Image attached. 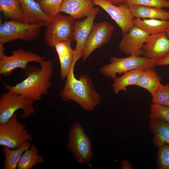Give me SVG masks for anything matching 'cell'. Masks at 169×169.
Returning a JSON list of instances; mask_svg holds the SVG:
<instances>
[{
	"label": "cell",
	"instance_id": "cell-13",
	"mask_svg": "<svg viewBox=\"0 0 169 169\" xmlns=\"http://www.w3.org/2000/svg\"><path fill=\"white\" fill-rule=\"evenodd\" d=\"M99 11V7H95L91 14L85 19L74 22L73 40L76 42L74 60L75 63L81 58L85 43L94 24L95 19Z\"/></svg>",
	"mask_w": 169,
	"mask_h": 169
},
{
	"label": "cell",
	"instance_id": "cell-12",
	"mask_svg": "<svg viewBox=\"0 0 169 169\" xmlns=\"http://www.w3.org/2000/svg\"><path fill=\"white\" fill-rule=\"evenodd\" d=\"M150 35L135 26L123 34L118 45L119 49L125 54L141 56L143 55V47Z\"/></svg>",
	"mask_w": 169,
	"mask_h": 169
},
{
	"label": "cell",
	"instance_id": "cell-8",
	"mask_svg": "<svg viewBox=\"0 0 169 169\" xmlns=\"http://www.w3.org/2000/svg\"><path fill=\"white\" fill-rule=\"evenodd\" d=\"M27 125L20 122L14 114L6 123L0 124V145L12 149L22 147L33 140L26 129Z\"/></svg>",
	"mask_w": 169,
	"mask_h": 169
},
{
	"label": "cell",
	"instance_id": "cell-23",
	"mask_svg": "<svg viewBox=\"0 0 169 169\" xmlns=\"http://www.w3.org/2000/svg\"><path fill=\"white\" fill-rule=\"evenodd\" d=\"M38 150L35 144L25 150L21 156L18 163V169H31L38 164L44 162L43 156L38 153Z\"/></svg>",
	"mask_w": 169,
	"mask_h": 169
},
{
	"label": "cell",
	"instance_id": "cell-7",
	"mask_svg": "<svg viewBox=\"0 0 169 169\" xmlns=\"http://www.w3.org/2000/svg\"><path fill=\"white\" fill-rule=\"evenodd\" d=\"M33 102L22 95L9 90L2 93L0 97V124L7 122L19 109L23 111L21 118L30 117L35 111Z\"/></svg>",
	"mask_w": 169,
	"mask_h": 169
},
{
	"label": "cell",
	"instance_id": "cell-37",
	"mask_svg": "<svg viewBox=\"0 0 169 169\" xmlns=\"http://www.w3.org/2000/svg\"><path fill=\"white\" fill-rule=\"evenodd\" d=\"M37 1L38 0H36Z\"/></svg>",
	"mask_w": 169,
	"mask_h": 169
},
{
	"label": "cell",
	"instance_id": "cell-34",
	"mask_svg": "<svg viewBox=\"0 0 169 169\" xmlns=\"http://www.w3.org/2000/svg\"><path fill=\"white\" fill-rule=\"evenodd\" d=\"M115 5H120L124 3L126 0H106Z\"/></svg>",
	"mask_w": 169,
	"mask_h": 169
},
{
	"label": "cell",
	"instance_id": "cell-32",
	"mask_svg": "<svg viewBox=\"0 0 169 169\" xmlns=\"http://www.w3.org/2000/svg\"><path fill=\"white\" fill-rule=\"evenodd\" d=\"M169 65V54L164 57L158 59L156 65L161 66Z\"/></svg>",
	"mask_w": 169,
	"mask_h": 169
},
{
	"label": "cell",
	"instance_id": "cell-15",
	"mask_svg": "<svg viewBox=\"0 0 169 169\" xmlns=\"http://www.w3.org/2000/svg\"><path fill=\"white\" fill-rule=\"evenodd\" d=\"M94 5L92 0H64L59 12L79 19L90 15L95 9Z\"/></svg>",
	"mask_w": 169,
	"mask_h": 169
},
{
	"label": "cell",
	"instance_id": "cell-19",
	"mask_svg": "<svg viewBox=\"0 0 169 169\" xmlns=\"http://www.w3.org/2000/svg\"><path fill=\"white\" fill-rule=\"evenodd\" d=\"M136 18L142 19L169 20V11L161 8L135 5L129 7Z\"/></svg>",
	"mask_w": 169,
	"mask_h": 169
},
{
	"label": "cell",
	"instance_id": "cell-4",
	"mask_svg": "<svg viewBox=\"0 0 169 169\" xmlns=\"http://www.w3.org/2000/svg\"><path fill=\"white\" fill-rule=\"evenodd\" d=\"M75 20L69 16L59 13L50 18L47 23L44 36V42L53 47L57 43L73 40V30Z\"/></svg>",
	"mask_w": 169,
	"mask_h": 169
},
{
	"label": "cell",
	"instance_id": "cell-24",
	"mask_svg": "<svg viewBox=\"0 0 169 169\" xmlns=\"http://www.w3.org/2000/svg\"><path fill=\"white\" fill-rule=\"evenodd\" d=\"M29 141L26 142L21 147L12 149L3 146L2 152L4 156L3 169H15L17 168L18 161L22 154L30 147Z\"/></svg>",
	"mask_w": 169,
	"mask_h": 169
},
{
	"label": "cell",
	"instance_id": "cell-33",
	"mask_svg": "<svg viewBox=\"0 0 169 169\" xmlns=\"http://www.w3.org/2000/svg\"><path fill=\"white\" fill-rule=\"evenodd\" d=\"M122 169H133V168L129 161L126 160H123L120 161Z\"/></svg>",
	"mask_w": 169,
	"mask_h": 169
},
{
	"label": "cell",
	"instance_id": "cell-16",
	"mask_svg": "<svg viewBox=\"0 0 169 169\" xmlns=\"http://www.w3.org/2000/svg\"><path fill=\"white\" fill-rule=\"evenodd\" d=\"M72 40L58 43L54 46L58 54L60 64V77L64 80L66 79L74 64V51L71 46Z\"/></svg>",
	"mask_w": 169,
	"mask_h": 169
},
{
	"label": "cell",
	"instance_id": "cell-20",
	"mask_svg": "<svg viewBox=\"0 0 169 169\" xmlns=\"http://www.w3.org/2000/svg\"><path fill=\"white\" fill-rule=\"evenodd\" d=\"M133 24L150 35L165 32L169 27V20L137 18L134 19Z\"/></svg>",
	"mask_w": 169,
	"mask_h": 169
},
{
	"label": "cell",
	"instance_id": "cell-26",
	"mask_svg": "<svg viewBox=\"0 0 169 169\" xmlns=\"http://www.w3.org/2000/svg\"><path fill=\"white\" fill-rule=\"evenodd\" d=\"M149 118L169 123V107L152 103L150 107Z\"/></svg>",
	"mask_w": 169,
	"mask_h": 169
},
{
	"label": "cell",
	"instance_id": "cell-27",
	"mask_svg": "<svg viewBox=\"0 0 169 169\" xmlns=\"http://www.w3.org/2000/svg\"><path fill=\"white\" fill-rule=\"evenodd\" d=\"M64 0H38L43 11L51 18L59 13V9Z\"/></svg>",
	"mask_w": 169,
	"mask_h": 169
},
{
	"label": "cell",
	"instance_id": "cell-21",
	"mask_svg": "<svg viewBox=\"0 0 169 169\" xmlns=\"http://www.w3.org/2000/svg\"><path fill=\"white\" fill-rule=\"evenodd\" d=\"M143 69H137L124 73L121 76L115 78L112 86L113 91L118 94L120 91H125L126 87L131 85H135Z\"/></svg>",
	"mask_w": 169,
	"mask_h": 169
},
{
	"label": "cell",
	"instance_id": "cell-3",
	"mask_svg": "<svg viewBox=\"0 0 169 169\" xmlns=\"http://www.w3.org/2000/svg\"><path fill=\"white\" fill-rule=\"evenodd\" d=\"M69 140L66 147L78 163L86 165L92 160L94 155L91 141L80 123L74 121L68 133Z\"/></svg>",
	"mask_w": 169,
	"mask_h": 169
},
{
	"label": "cell",
	"instance_id": "cell-30",
	"mask_svg": "<svg viewBox=\"0 0 169 169\" xmlns=\"http://www.w3.org/2000/svg\"><path fill=\"white\" fill-rule=\"evenodd\" d=\"M157 168L169 169V146L165 144L158 147Z\"/></svg>",
	"mask_w": 169,
	"mask_h": 169
},
{
	"label": "cell",
	"instance_id": "cell-6",
	"mask_svg": "<svg viewBox=\"0 0 169 169\" xmlns=\"http://www.w3.org/2000/svg\"><path fill=\"white\" fill-rule=\"evenodd\" d=\"M157 60L134 55L124 58L113 56L110 59V63L100 68L99 71L105 77L114 78L117 74L124 73L134 69L144 70L154 67Z\"/></svg>",
	"mask_w": 169,
	"mask_h": 169
},
{
	"label": "cell",
	"instance_id": "cell-14",
	"mask_svg": "<svg viewBox=\"0 0 169 169\" xmlns=\"http://www.w3.org/2000/svg\"><path fill=\"white\" fill-rule=\"evenodd\" d=\"M143 56L159 59L169 54V38L165 32L149 35L143 47Z\"/></svg>",
	"mask_w": 169,
	"mask_h": 169
},
{
	"label": "cell",
	"instance_id": "cell-1",
	"mask_svg": "<svg viewBox=\"0 0 169 169\" xmlns=\"http://www.w3.org/2000/svg\"><path fill=\"white\" fill-rule=\"evenodd\" d=\"M39 64L40 68L28 67L25 70L26 78L19 83L10 85L3 82V86L8 90L22 95L34 102L40 100L43 95L49 93L52 87L50 79L53 68L50 59L44 60Z\"/></svg>",
	"mask_w": 169,
	"mask_h": 169
},
{
	"label": "cell",
	"instance_id": "cell-36",
	"mask_svg": "<svg viewBox=\"0 0 169 169\" xmlns=\"http://www.w3.org/2000/svg\"><path fill=\"white\" fill-rule=\"evenodd\" d=\"M166 0L169 1V0Z\"/></svg>",
	"mask_w": 169,
	"mask_h": 169
},
{
	"label": "cell",
	"instance_id": "cell-10",
	"mask_svg": "<svg viewBox=\"0 0 169 169\" xmlns=\"http://www.w3.org/2000/svg\"><path fill=\"white\" fill-rule=\"evenodd\" d=\"M114 30V26L107 21L94 23L82 54L83 61L87 59L95 50L107 43Z\"/></svg>",
	"mask_w": 169,
	"mask_h": 169
},
{
	"label": "cell",
	"instance_id": "cell-2",
	"mask_svg": "<svg viewBox=\"0 0 169 169\" xmlns=\"http://www.w3.org/2000/svg\"><path fill=\"white\" fill-rule=\"evenodd\" d=\"M75 65L70 70L60 96L64 101L75 102L86 111L93 110L101 103V96L95 90L93 81L88 75L82 74L78 79L76 78Z\"/></svg>",
	"mask_w": 169,
	"mask_h": 169
},
{
	"label": "cell",
	"instance_id": "cell-22",
	"mask_svg": "<svg viewBox=\"0 0 169 169\" xmlns=\"http://www.w3.org/2000/svg\"><path fill=\"white\" fill-rule=\"evenodd\" d=\"M0 10L7 18L26 23L18 0H0Z\"/></svg>",
	"mask_w": 169,
	"mask_h": 169
},
{
	"label": "cell",
	"instance_id": "cell-5",
	"mask_svg": "<svg viewBox=\"0 0 169 169\" xmlns=\"http://www.w3.org/2000/svg\"><path fill=\"white\" fill-rule=\"evenodd\" d=\"M47 23L30 24L12 20L6 21L0 26V44L16 40L33 41L39 36L41 28Z\"/></svg>",
	"mask_w": 169,
	"mask_h": 169
},
{
	"label": "cell",
	"instance_id": "cell-25",
	"mask_svg": "<svg viewBox=\"0 0 169 169\" xmlns=\"http://www.w3.org/2000/svg\"><path fill=\"white\" fill-rule=\"evenodd\" d=\"M149 125L151 132L160 134L164 139L166 144L169 146V123L154 119L151 120Z\"/></svg>",
	"mask_w": 169,
	"mask_h": 169
},
{
	"label": "cell",
	"instance_id": "cell-31",
	"mask_svg": "<svg viewBox=\"0 0 169 169\" xmlns=\"http://www.w3.org/2000/svg\"><path fill=\"white\" fill-rule=\"evenodd\" d=\"M154 136L152 142L154 145L158 147L166 144L165 141L162 136L158 133H153Z\"/></svg>",
	"mask_w": 169,
	"mask_h": 169
},
{
	"label": "cell",
	"instance_id": "cell-18",
	"mask_svg": "<svg viewBox=\"0 0 169 169\" xmlns=\"http://www.w3.org/2000/svg\"><path fill=\"white\" fill-rule=\"evenodd\" d=\"M154 67H150L143 70L135 84L146 90L152 96L161 84V78L156 72Z\"/></svg>",
	"mask_w": 169,
	"mask_h": 169
},
{
	"label": "cell",
	"instance_id": "cell-29",
	"mask_svg": "<svg viewBox=\"0 0 169 169\" xmlns=\"http://www.w3.org/2000/svg\"><path fill=\"white\" fill-rule=\"evenodd\" d=\"M124 3L129 7L138 5L161 8H169V1L166 0H126Z\"/></svg>",
	"mask_w": 169,
	"mask_h": 169
},
{
	"label": "cell",
	"instance_id": "cell-11",
	"mask_svg": "<svg viewBox=\"0 0 169 169\" xmlns=\"http://www.w3.org/2000/svg\"><path fill=\"white\" fill-rule=\"evenodd\" d=\"M95 5L106 12L120 28L123 34L127 32L134 26L136 18L128 6L125 3L117 6L106 0H92Z\"/></svg>",
	"mask_w": 169,
	"mask_h": 169
},
{
	"label": "cell",
	"instance_id": "cell-35",
	"mask_svg": "<svg viewBox=\"0 0 169 169\" xmlns=\"http://www.w3.org/2000/svg\"><path fill=\"white\" fill-rule=\"evenodd\" d=\"M165 32L166 36L169 38V27L165 31Z\"/></svg>",
	"mask_w": 169,
	"mask_h": 169
},
{
	"label": "cell",
	"instance_id": "cell-28",
	"mask_svg": "<svg viewBox=\"0 0 169 169\" xmlns=\"http://www.w3.org/2000/svg\"><path fill=\"white\" fill-rule=\"evenodd\" d=\"M151 101L162 105L169 107V83L161 84L159 88L152 96Z\"/></svg>",
	"mask_w": 169,
	"mask_h": 169
},
{
	"label": "cell",
	"instance_id": "cell-9",
	"mask_svg": "<svg viewBox=\"0 0 169 169\" xmlns=\"http://www.w3.org/2000/svg\"><path fill=\"white\" fill-rule=\"evenodd\" d=\"M3 45L0 44V74L3 76H9L16 68L25 70L28 63H39L45 59L44 57L23 49L14 50L11 55H7Z\"/></svg>",
	"mask_w": 169,
	"mask_h": 169
},
{
	"label": "cell",
	"instance_id": "cell-17",
	"mask_svg": "<svg viewBox=\"0 0 169 169\" xmlns=\"http://www.w3.org/2000/svg\"><path fill=\"white\" fill-rule=\"evenodd\" d=\"M26 23L30 24L47 23L50 18L43 11L35 0H18Z\"/></svg>",
	"mask_w": 169,
	"mask_h": 169
}]
</instances>
